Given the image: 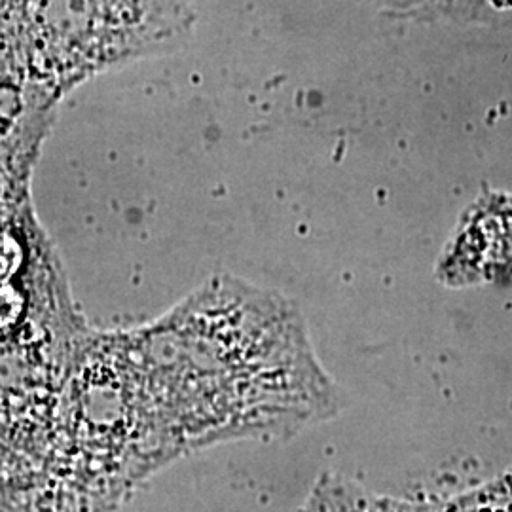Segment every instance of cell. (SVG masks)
<instances>
[{
	"instance_id": "obj_1",
	"label": "cell",
	"mask_w": 512,
	"mask_h": 512,
	"mask_svg": "<svg viewBox=\"0 0 512 512\" xmlns=\"http://www.w3.org/2000/svg\"><path fill=\"white\" fill-rule=\"evenodd\" d=\"M126 342L167 461L228 440L291 439L344 404L293 300L234 277L209 279Z\"/></svg>"
},
{
	"instance_id": "obj_2",
	"label": "cell",
	"mask_w": 512,
	"mask_h": 512,
	"mask_svg": "<svg viewBox=\"0 0 512 512\" xmlns=\"http://www.w3.org/2000/svg\"><path fill=\"white\" fill-rule=\"evenodd\" d=\"M194 0H42L38 67L55 90L177 46Z\"/></svg>"
},
{
	"instance_id": "obj_3",
	"label": "cell",
	"mask_w": 512,
	"mask_h": 512,
	"mask_svg": "<svg viewBox=\"0 0 512 512\" xmlns=\"http://www.w3.org/2000/svg\"><path fill=\"white\" fill-rule=\"evenodd\" d=\"M313 490L327 512H512V467L492 480L446 499H401L374 494L342 476L325 473Z\"/></svg>"
},
{
	"instance_id": "obj_4",
	"label": "cell",
	"mask_w": 512,
	"mask_h": 512,
	"mask_svg": "<svg viewBox=\"0 0 512 512\" xmlns=\"http://www.w3.org/2000/svg\"><path fill=\"white\" fill-rule=\"evenodd\" d=\"M296 512H327V509H325V505H323L321 495L317 494L315 490H311V494L308 495L306 503Z\"/></svg>"
}]
</instances>
